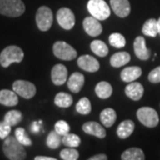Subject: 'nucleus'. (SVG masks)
<instances>
[{"label": "nucleus", "mask_w": 160, "mask_h": 160, "mask_svg": "<svg viewBox=\"0 0 160 160\" xmlns=\"http://www.w3.org/2000/svg\"><path fill=\"white\" fill-rule=\"evenodd\" d=\"M3 151L10 160H23L26 158V150L23 145L18 142L15 136H7L3 144Z\"/></svg>", "instance_id": "1"}, {"label": "nucleus", "mask_w": 160, "mask_h": 160, "mask_svg": "<svg viewBox=\"0 0 160 160\" xmlns=\"http://www.w3.org/2000/svg\"><path fill=\"white\" fill-rule=\"evenodd\" d=\"M24 58L22 49L17 46H9L6 47L0 53V64L2 67L7 68L12 63H20Z\"/></svg>", "instance_id": "2"}, {"label": "nucleus", "mask_w": 160, "mask_h": 160, "mask_svg": "<svg viewBox=\"0 0 160 160\" xmlns=\"http://www.w3.org/2000/svg\"><path fill=\"white\" fill-rule=\"evenodd\" d=\"M25 12L22 0H0V14L8 17H19Z\"/></svg>", "instance_id": "3"}, {"label": "nucleus", "mask_w": 160, "mask_h": 160, "mask_svg": "<svg viewBox=\"0 0 160 160\" xmlns=\"http://www.w3.org/2000/svg\"><path fill=\"white\" fill-rule=\"evenodd\" d=\"M87 10L92 17L99 21H104L110 15V7L104 0H89L87 3Z\"/></svg>", "instance_id": "4"}, {"label": "nucleus", "mask_w": 160, "mask_h": 160, "mask_svg": "<svg viewBox=\"0 0 160 160\" xmlns=\"http://www.w3.org/2000/svg\"><path fill=\"white\" fill-rule=\"evenodd\" d=\"M137 118L143 126L149 128H154L159 123L158 112L150 107H142L137 110Z\"/></svg>", "instance_id": "5"}, {"label": "nucleus", "mask_w": 160, "mask_h": 160, "mask_svg": "<svg viewBox=\"0 0 160 160\" xmlns=\"http://www.w3.org/2000/svg\"><path fill=\"white\" fill-rule=\"evenodd\" d=\"M36 22L41 31H47L51 29L53 22L52 10L47 6H40L36 14Z\"/></svg>", "instance_id": "6"}, {"label": "nucleus", "mask_w": 160, "mask_h": 160, "mask_svg": "<svg viewBox=\"0 0 160 160\" xmlns=\"http://www.w3.org/2000/svg\"><path fill=\"white\" fill-rule=\"evenodd\" d=\"M53 54L63 61H72L77 57L78 52L72 46L64 41H57L52 46Z\"/></svg>", "instance_id": "7"}, {"label": "nucleus", "mask_w": 160, "mask_h": 160, "mask_svg": "<svg viewBox=\"0 0 160 160\" xmlns=\"http://www.w3.org/2000/svg\"><path fill=\"white\" fill-rule=\"evenodd\" d=\"M12 90L24 99H31L37 92L34 84L26 80H16L12 84Z\"/></svg>", "instance_id": "8"}, {"label": "nucleus", "mask_w": 160, "mask_h": 160, "mask_svg": "<svg viewBox=\"0 0 160 160\" xmlns=\"http://www.w3.org/2000/svg\"><path fill=\"white\" fill-rule=\"evenodd\" d=\"M56 18L59 25L62 29L69 30L75 26V22H76L75 14L69 8L62 7L59 9L56 14Z\"/></svg>", "instance_id": "9"}, {"label": "nucleus", "mask_w": 160, "mask_h": 160, "mask_svg": "<svg viewBox=\"0 0 160 160\" xmlns=\"http://www.w3.org/2000/svg\"><path fill=\"white\" fill-rule=\"evenodd\" d=\"M83 27L86 34L91 37H97L102 32V26L100 21L92 16L85 18L83 21Z\"/></svg>", "instance_id": "10"}, {"label": "nucleus", "mask_w": 160, "mask_h": 160, "mask_svg": "<svg viewBox=\"0 0 160 160\" xmlns=\"http://www.w3.org/2000/svg\"><path fill=\"white\" fill-rule=\"evenodd\" d=\"M78 65L80 69L87 72H96L100 69V63L91 55H81L78 59Z\"/></svg>", "instance_id": "11"}, {"label": "nucleus", "mask_w": 160, "mask_h": 160, "mask_svg": "<svg viewBox=\"0 0 160 160\" xmlns=\"http://www.w3.org/2000/svg\"><path fill=\"white\" fill-rule=\"evenodd\" d=\"M52 81L55 86H62L68 78V69L61 63L53 66L51 72Z\"/></svg>", "instance_id": "12"}, {"label": "nucleus", "mask_w": 160, "mask_h": 160, "mask_svg": "<svg viewBox=\"0 0 160 160\" xmlns=\"http://www.w3.org/2000/svg\"><path fill=\"white\" fill-rule=\"evenodd\" d=\"M110 6L118 17L125 18L130 14L131 6L128 0H110Z\"/></svg>", "instance_id": "13"}, {"label": "nucleus", "mask_w": 160, "mask_h": 160, "mask_svg": "<svg viewBox=\"0 0 160 160\" xmlns=\"http://www.w3.org/2000/svg\"><path fill=\"white\" fill-rule=\"evenodd\" d=\"M134 53L140 60L146 61L150 57V50L146 46V41L143 37H137L133 42Z\"/></svg>", "instance_id": "14"}, {"label": "nucleus", "mask_w": 160, "mask_h": 160, "mask_svg": "<svg viewBox=\"0 0 160 160\" xmlns=\"http://www.w3.org/2000/svg\"><path fill=\"white\" fill-rule=\"evenodd\" d=\"M82 129L86 133L93 135L95 137L101 138V139L106 137V130L103 128L102 125H100L97 122H93V121L86 122L83 125Z\"/></svg>", "instance_id": "15"}, {"label": "nucleus", "mask_w": 160, "mask_h": 160, "mask_svg": "<svg viewBox=\"0 0 160 160\" xmlns=\"http://www.w3.org/2000/svg\"><path fill=\"white\" fill-rule=\"evenodd\" d=\"M126 94L128 98L133 101H139L141 100L143 96L144 92V88L142 84L138 82H131L128 86L126 87Z\"/></svg>", "instance_id": "16"}, {"label": "nucleus", "mask_w": 160, "mask_h": 160, "mask_svg": "<svg viewBox=\"0 0 160 160\" xmlns=\"http://www.w3.org/2000/svg\"><path fill=\"white\" fill-rule=\"evenodd\" d=\"M142 74V70L140 67L137 66H132L125 68L121 71L120 78L124 82L126 83H131L139 78Z\"/></svg>", "instance_id": "17"}, {"label": "nucleus", "mask_w": 160, "mask_h": 160, "mask_svg": "<svg viewBox=\"0 0 160 160\" xmlns=\"http://www.w3.org/2000/svg\"><path fill=\"white\" fill-rule=\"evenodd\" d=\"M68 88L75 93L81 91L82 87L85 84V77L82 73L75 72L68 78Z\"/></svg>", "instance_id": "18"}, {"label": "nucleus", "mask_w": 160, "mask_h": 160, "mask_svg": "<svg viewBox=\"0 0 160 160\" xmlns=\"http://www.w3.org/2000/svg\"><path fill=\"white\" fill-rule=\"evenodd\" d=\"M18 94L14 91L3 89L0 91V104L5 105L6 107H13L17 105Z\"/></svg>", "instance_id": "19"}, {"label": "nucleus", "mask_w": 160, "mask_h": 160, "mask_svg": "<svg viewBox=\"0 0 160 160\" xmlns=\"http://www.w3.org/2000/svg\"><path fill=\"white\" fill-rule=\"evenodd\" d=\"M134 123L130 119L124 120L117 129V134L120 139H126L128 138L134 130Z\"/></svg>", "instance_id": "20"}, {"label": "nucleus", "mask_w": 160, "mask_h": 160, "mask_svg": "<svg viewBox=\"0 0 160 160\" xmlns=\"http://www.w3.org/2000/svg\"><path fill=\"white\" fill-rule=\"evenodd\" d=\"M131 56L126 52H119L113 54L110 58V64L112 67L120 68L130 62Z\"/></svg>", "instance_id": "21"}, {"label": "nucleus", "mask_w": 160, "mask_h": 160, "mask_svg": "<svg viewBox=\"0 0 160 160\" xmlns=\"http://www.w3.org/2000/svg\"><path fill=\"white\" fill-rule=\"evenodd\" d=\"M100 119L102 125L106 127H111L117 120V113L111 108H107L103 109L100 115Z\"/></svg>", "instance_id": "22"}, {"label": "nucleus", "mask_w": 160, "mask_h": 160, "mask_svg": "<svg viewBox=\"0 0 160 160\" xmlns=\"http://www.w3.org/2000/svg\"><path fill=\"white\" fill-rule=\"evenodd\" d=\"M112 92H113L112 86L106 81H102V82L98 83L95 86V93L98 97L101 99L109 98L112 94Z\"/></svg>", "instance_id": "23"}, {"label": "nucleus", "mask_w": 160, "mask_h": 160, "mask_svg": "<svg viewBox=\"0 0 160 160\" xmlns=\"http://www.w3.org/2000/svg\"><path fill=\"white\" fill-rule=\"evenodd\" d=\"M121 159L123 160H144L145 156L142 149L139 148H130L125 150L121 155Z\"/></svg>", "instance_id": "24"}, {"label": "nucleus", "mask_w": 160, "mask_h": 160, "mask_svg": "<svg viewBox=\"0 0 160 160\" xmlns=\"http://www.w3.org/2000/svg\"><path fill=\"white\" fill-rule=\"evenodd\" d=\"M142 33L145 36L155 38L158 34V21L156 19H149L146 21L142 26Z\"/></svg>", "instance_id": "25"}, {"label": "nucleus", "mask_w": 160, "mask_h": 160, "mask_svg": "<svg viewBox=\"0 0 160 160\" xmlns=\"http://www.w3.org/2000/svg\"><path fill=\"white\" fill-rule=\"evenodd\" d=\"M73 103L72 96L67 92H58L54 97V104L60 108H69Z\"/></svg>", "instance_id": "26"}, {"label": "nucleus", "mask_w": 160, "mask_h": 160, "mask_svg": "<svg viewBox=\"0 0 160 160\" xmlns=\"http://www.w3.org/2000/svg\"><path fill=\"white\" fill-rule=\"evenodd\" d=\"M91 50L100 57H105L109 53V48L102 40H93L91 43Z\"/></svg>", "instance_id": "27"}, {"label": "nucleus", "mask_w": 160, "mask_h": 160, "mask_svg": "<svg viewBox=\"0 0 160 160\" xmlns=\"http://www.w3.org/2000/svg\"><path fill=\"white\" fill-rule=\"evenodd\" d=\"M22 119V114L21 111L19 110H10L8 111L5 116L4 121L6 122V124H8L9 126H14L18 125Z\"/></svg>", "instance_id": "28"}, {"label": "nucleus", "mask_w": 160, "mask_h": 160, "mask_svg": "<svg viewBox=\"0 0 160 160\" xmlns=\"http://www.w3.org/2000/svg\"><path fill=\"white\" fill-rule=\"evenodd\" d=\"M62 143L69 148H78L81 143L80 138L75 133H67L62 138Z\"/></svg>", "instance_id": "29"}, {"label": "nucleus", "mask_w": 160, "mask_h": 160, "mask_svg": "<svg viewBox=\"0 0 160 160\" xmlns=\"http://www.w3.org/2000/svg\"><path fill=\"white\" fill-rule=\"evenodd\" d=\"M61 143H62V135L57 133L55 130L50 132L48 136L46 138L47 147L52 149H55L60 147Z\"/></svg>", "instance_id": "30"}, {"label": "nucleus", "mask_w": 160, "mask_h": 160, "mask_svg": "<svg viewBox=\"0 0 160 160\" xmlns=\"http://www.w3.org/2000/svg\"><path fill=\"white\" fill-rule=\"evenodd\" d=\"M77 111L81 115H88L92 111V105L89 99L86 97L81 98L76 105Z\"/></svg>", "instance_id": "31"}, {"label": "nucleus", "mask_w": 160, "mask_h": 160, "mask_svg": "<svg viewBox=\"0 0 160 160\" xmlns=\"http://www.w3.org/2000/svg\"><path fill=\"white\" fill-rule=\"evenodd\" d=\"M15 138L19 142H21L23 146H30L32 145V141L27 134L25 129L22 127H18L15 130Z\"/></svg>", "instance_id": "32"}, {"label": "nucleus", "mask_w": 160, "mask_h": 160, "mask_svg": "<svg viewBox=\"0 0 160 160\" xmlns=\"http://www.w3.org/2000/svg\"><path fill=\"white\" fill-rule=\"evenodd\" d=\"M109 44L116 48H123L126 46V38L120 33H113L109 37Z\"/></svg>", "instance_id": "33"}, {"label": "nucleus", "mask_w": 160, "mask_h": 160, "mask_svg": "<svg viewBox=\"0 0 160 160\" xmlns=\"http://www.w3.org/2000/svg\"><path fill=\"white\" fill-rule=\"evenodd\" d=\"M61 158L63 160H77L79 158V153L76 148H69L62 149L60 153Z\"/></svg>", "instance_id": "34"}, {"label": "nucleus", "mask_w": 160, "mask_h": 160, "mask_svg": "<svg viewBox=\"0 0 160 160\" xmlns=\"http://www.w3.org/2000/svg\"><path fill=\"white\" fill-rule=\"evenodd\" d=\"M54 130L60 135L63 136V135L69 133V130H70V126H69V125L66 121L59 120V121L56 122V124L54 125Z\"/></svg>", "instance_id": "35"}, {"label": "nucleus", "mask_w": 160, "mask_h": 160, "mask_svg": "<svg viewBox=\"0 0 160 160\" xmlns=\"http://www.w3.org/2000/svg\"><path fill=\"white\" fill-rule=\"evenodd\" d=\"M11 126L6 124L5 121L0 122V139L5 140L7 136H9L11 132Z\"/></svg>", "instance_id": "36"}, {"label": "nucleus", "mask_w": 160, "mask_h": 160, "mask_svg": "<svg viewBox=\"0 0 160 160\" xmlns=\"http://www.w3.org/2000/svg\"><path fill=\"white\" fill-rule=\"evenodd\" d=\"M148 78H149V82H151L153 84L160 83V66L157 67L156 69H152L149 72Z\"/></svg>", "instance_id": "37"}, {"label": "nucleus", "mask_w": 160, "mask_h": 160, "mask_svg": "<svg viewBox=\"0 0 160 160\" xmlns=\"http://www.w3.org/2000/svg\"><path fill=\"white\" fill-rule=\"evenodd\" d=\"M108 159V157L107 155L105 154H98L95 156H92L91 157L89 160H107Z\"/></svg>", "instance_id": "38"}, {"label": "nucleus", "mask_w": 160, "mask_h": 160, "mask_svg": "<svg viewBox=\"0 0 160 160\" xmlns=\"http://www.w3.org/2000/svg\"><path fill=\"white\" fill-rule=\"evenodd\" d=\"M35 160H56V158H50V157H45V156H37L35 158Z\"/></svg>", "instance_id": "39"}, {"label": "nucleus", "mask_w": 160, "mask_h": 160, "mask_svg": "<svg viewBox=\"0 0 160 160\" xmlns=\"http://www.w3.org/2000/svg\"><path fill=\"white\" fill-rule=\"evenodd\" d=\"M158 34L160 35V18L158 20Z\"/></svg>", "instance_id": "40"}]
</instances>
